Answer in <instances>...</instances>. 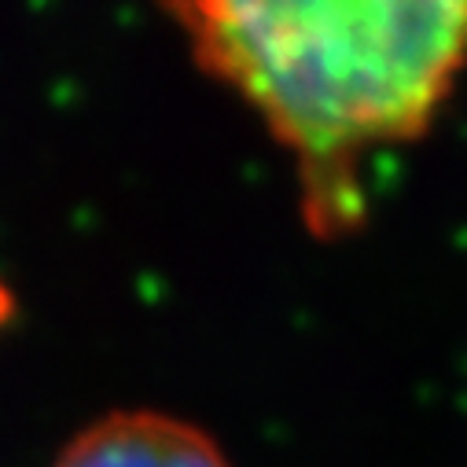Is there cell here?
<instances>
[{"label": "cell", "mask_w": 467, "mask_h": 467, "mask_svg": "<svg viewBox=\"0 0 467 467\" xmlns=\"http://www.w3.org/2000/svg\"><path fill=\"white\" fill-rule=\"evenodd\" d=\"M56 467H232V460L210 431L184 416L122 409L81 427Z\"/></svg>", "instance_id": "obj_2"}, {"label": "cell", "mask_w": 467, "mask_h": 467, "mask_svg": "<svg viewBox=\"0 0 467 467\" xmlns=\"http://www.w3.org/2000/svg\"><path fill=\"white\" fill-rule=\"evenodd\" d=\"M12 309H16V298H12V291H8V287H0V324H8Z\"/></svg>", "instance_id": "obj_3"}, {"label": "cell", "mask_w": 467, "mask_h": 467, "mask_svg": "<svg viewBox=\"0 0 467 467\" xmlns=\"http://www.w3.org/2000/svg\"><path fill=\"white\" fill-rule=\"evenodd\" d=\"M166 12L199 70L295 159L320 240L361 224L365 159L420 140L467 74V0H192Z\"/></svg>", "instance_id": "obj_1"}]
</instances>
